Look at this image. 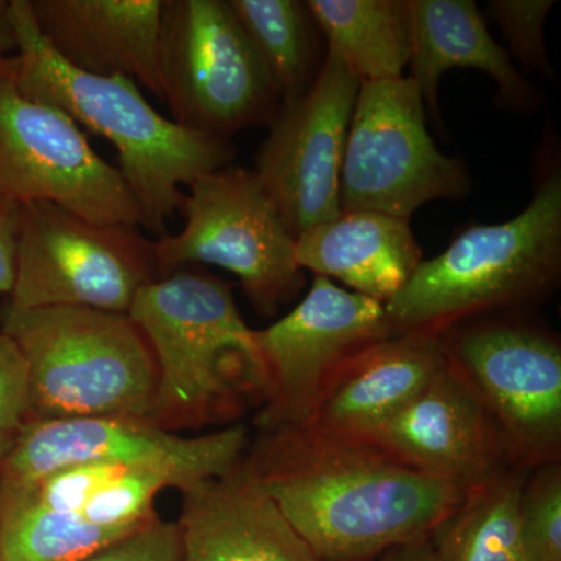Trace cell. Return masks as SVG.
Returning a JSON list of instances; mask_svg holds the SVG:
<instances>
[{
    "label": "cell",
    "mask_w": 561,
    "mask_h": 561,
    "mask_svg": "<svg viewBox=\"0 0 561 561\" xmlns=\"http://www.w3.org/2000/svg\"><path fill=\"white\" fill-rule=\"evenodd\" d=\"M180 210L184 228L154 243L158 276L209 264L234 273L254 311L275 317L305 289L297 241L256 173L224 168L191 184Z\"/></svg>",
    "instance_id": "obj_6"
},
{
    "label": "cell",
    "mask_w": 561,
    "mask_h": 561,
    "mask_svg": "<svg viewBox=\"0 0 561 561\" xmlns=\"http://www.w3.org/2000/svg\"><path fill=\"white\" fill-rule=\"evenodd\" d=\"M391 335L386 305L313 275L311 289L287 316L254 331L267 376L256 426L268 431L305 423L335 373Z\"/></svg>",
    "instance_id": "obj_13"
},
{
    "label": "cell",
    "mask_w": 561,
    "mask_h": 561,
    "mask_svg": "<svg viewBox=\"0 0 561 561\" xmlns=\"http://www.w3.org/2000/svg\"><path fill=\"white\" fill-rule=\"evenodd\" d=\"M440 337L449 364L500 427L516 467L560 461L559 339L518 311L461 320Z\"/></svg>",
    "instance_id": "obj_8"
},
{
    "label": "cell",
    "mask_w": 561,
    "mask_h": 561,
    "mask_svg": "<svg viewBox=\"0 0 561 561\" xmlns=\"http://www.w3.org/2000/svg\"><path fill=\"white\" fill-rule=\"evenodd\" d=\"M149 343L158 381L146 420L162 431L236 424L267 398L254 331L230 284L184 267L147 284L127 313Z\"/></svg>",
    "instance_id": "obj_2"
},
{
    "label": "cell",
    "mask_w": 561,
    "mask_h": 561,
    "mask_svg": "<svg viewBox=\"0 0 561 561\" xmlns=\"http://www.w3.org/2000/svg\"><path fill=\"white\" fill-rule=\"evenodd\" d=\"M181 494L180 561H320L243 460Z\"/></svg>",
    "instance_id": "obj_17"
},
{
    "label": "cell",
    "mask_w": 561,
    "mask_h": 561,
    "mask_svg": "<svg viewBox=\"0 0 561 561\" xmlns=\"http://www.w3.org/2000/svg\"><path fill=\"white\" fill-rule=\"evenodd\" d=\"M157 279L154 243L138 228L94 224L51 203L21 205L11 308L128 313L138 291Z\"/></svg>",
    "instance_id": "obj_10"
},
{
    "label": "cell",
    "mask_w": 561,
    "mask_h": 561,
    "mask_svg": "<svg viewBox=\"0 0 561 561\" xmlns=\"http://www.w3.org/2000/svg\"><path fill=\"white\" fill-rule=\"evenodd\" d=\"M179 524L160 516L146 527L79 561H180Z\"/></svg>",
    "instance_id": "obj_28"
},
{
    "label": "cell",
    "mask_w": 561,
    "mask_h": 561,
    "mask_svg": "<svg viewBox=\"0 0 561 561\" xmlns=\"http://www.w3.org/2000/svg\"><path fill=\"white\" fill-rule=\"evenodd\" d=\"M302 271L345 284L387 305L423 262L409 220L376 210H350L297 239Z\"/></svg>",
    "instance_id": "obj_20"
},
{
    "label": "cell",
    "mask_w": 561,
    "mask_h": 561,
    "mask_svg": "<svg viewBox=\"0 0 561 561\" xmlns=\"http://www.w3.org/2000/svg\"><path fill=\"white\" fill-rule=\"evenodd\" d=\"M11 18L18 35L14 80L22 94L108 139L142 210V227L164 236L183 202L181 184L227 168L236 153L231 140L165 119L128 77L91 76L62 61L36 28L28 0H11Z\"/></svg>",
    "instance_id": "obj_3"
},
{
    "label": "cell",
    "mask_w": 561,
    "mask_h": 561,
    "mask_svg": "<svg viewBox=\"0 0 561 561\" xmlns=\"http://www.w3.org/2000/svg\"><path fill=\"white\" fill-rule=\"evenodd\" d=\"M370 561H440L431 537L394 546Z\"/></svg>",
    "instance_id": "obj_30"
},
{
    "label": "cell",
    "mask_w": 561,
    "mask_h": 561,
    "mask_svg": "<svg viewBox=\"0 0 561 561\" xmlns=\"http://www.w3.org/2000/svg\"><path fill=\"white\" fill-rule=\"evenodd\" d=\"M256 49L280 102L306 94L319 79L328 47L301 0H228Z\"/></svg>",
    "instance_id": "obj_23"
},
{
    "label": "cell",
    "mask_w": 561,
    "mask_h": 561,
    "mask_svg": "<svg viewBox=\"0 0 561 561\" xmlns=\"http://www.w3.org/2000/svg\"><path fill=\"white\" fill-rule=\"evenodd\" d=\"M561 276V168L541 161L534 197L513 219L472 225L423 260L386 305L393 335L435 332L471 317L545 300Z\"/></svg>",
    "instance_id": "obj_4"
},
{
    "label": "cell",
    "mask_w": 561,
    "mask_h": 561,
    "mask_svg": "<svg viewBox=\"0 0 561 561\" xmlns=\"http://www.w3.org/2000/svg\"><path fill=\"white\" fill-rule=\"evenodd\" d=\"M362 440L465 490L516 467L500 427L449 360L419 397Z\"/></svg>",
    "instance_id": "obj_15"
},
{
    "label": "cell",
    "mask_w": 561,
    "mask_h": 561,
    "mask_svg": "<svg viewBox=\"0 0 561 561\" xmlns=\"http://www.w3.org/2000/svg\"><path fill=\"white\" fill-rule=\"evenodd\" d=\"M243 465L320 561H370L431 537L470 491L302 426L260 431Z\"/></svg>",
    "instance_id": "obj_1"
},
{
    "label": "cell",
    "mask_w": 561,
    "mask_h": 561,
    "mask_svg": "<svg viewBox=\"0 0 561 561\" xmlns=\"http://www.w3.org/2000/svg\"><path fill=\"white\" fill-rule=\"evenodd\" d=\"M51 50L91 76L135 80L164 102L160 70L162 0H28Z\"/></svg>",
    "instance_id": "obj_16"
},
{
    "label": "cell",
    "mask_w": 561,
    "mask_h": 561,
    "mask_svg": "<svg viewBox=\"0 0 561 561\" xmlns=\"http://www.w3.org/2000/svg\"><path fill=\"white\" fill-rule=\"evenodd\" d=\"M18 57L9 58V60L0 61V76H10L16 73Z\"/></svg>",
    "instance_id": "obj_32"
},
{
    "label": "cell",
    "mask_w": 561,
    "mask_h": 561,
    "mask_svg": "<svg viewBox=\"0 0 561 561\" xmlns=\"http://www.w3.org/2000/svg\"><path fill=\"white\" fill-rule=\"evenodd\" d=\"M359 88L328 51L311 90L280 102L268 124L253 172L295 241L342 213L343 151Z\"/></svg>",
    "instance_id": "obj_14"
},
{
    "label": "cell",
    "mask_w": 561,
    "mask_h": 561,
    "mask_svg": "<svg viewBox=\"0 0 561 561\" xmlns=\"http://www.w3.org/2000/svg\"><path fill=\"white\" fill-rule=\"evenodd\" d=\"M411 7L413 38L408 77L419 88L434 121H440L442 77L451 69L486 73L496 81L497 98L505 108L530 111L538 105L540 92L490 35L472 0H411Z\"/></svg>",
    "instance_id": "obj_19"
},
{
    "label": "cell",
    "mask_w": 561,
    "mask_h": 561,
    "mask_svg": "<svg viewBox=\"0 0 561 561\" xmlns=\"http://www.w3.org/2000/svg\"><path fill=\"white\" fill-rule=\"evenodd\" d=\"M0 332L16 343L28 376L31 421L146 420L157 389L153 353L127 313L0 305Z\"/></svg>",
    "instance_id": "obj_5"
},
{
    "label": "cell",
    "mask_w": 561,
    "mask_h": 561,
    "mask_svg": "<svg viewBox=\"0 0 561 561\" xmlns=\"http://www.w3.org/2000/svg\"><path fill=\"white\" fill-rule=\"evenodd\" d=\"M31 421L28 376L16 343L0 332V465Z\"/></svg>",
    "instance_id": "obj_27"
},
{
    "label": "cell",
    "mask_w": 561,
    "mask_h": 561,
    "mask_svg": "<svg viewBox=\"0 0 561 561\" xmlns=\"http://www.w3.org/2000/svg\"><path fill=\"white\" fill-rule=\"evenodd\" d=\"M131 534L98 526L81 513L18 505L0 511V561H79Z\"/></svg>",
    "instance_id": "obj_24"
},
{
    "label": "cell",
    "mask_w": 561,
    "mask_h": 561,
    "mask_svg": "<svg viewBox=\"0 0 561 561\" xmlns=\"http://www.w3.org/2000/svg\"><path fill=\"white\" fill-rule=\"evenodd\" d=\"M472 181L460 158L442 153L426 106L409 77L362 81L341 172V209L411 220L426 203L467 197Z\"/></svg>",
    "instance_id": "obj_9"
},
{
    "label": "cell",
    "mask_w": 561,
    "mask_h": 561,
    "mask_svg": "<svg viewBox=\"0 0 561 561\" xmlns=\"http://www.w3.org/2000/svg\"><path fill=\"white\" fill-rule=\"evenodd\" d=\"M21 206L0 198V294L9 297L16 276Z\"/></svg>",
    "instance_id": "obj_29"
},
{
    "label": "cell",
    "mask_w": 561,
    "mask_h": 561,
    "mask_svg": "<svg viewBox=\"0 0 561 561\" xmlns=\"http://www.w3.org/2000/svg\"><path fill=\"white\" fill-rule=\"evenodd\" d=\"M519 511L527 561H561L560 461L530 470Z\"/></svg>",
    "instance_id": "obj_25"
},
{
    "label": "cell",
    "mask_w": 561,
    "mask_h": 561,
    "mask_svg": "<svg viewBox=\"0 0 561 561\" xmlns=\"http://www.w3.org/2000/svg\"><path fill=\"white\" fill-rule=\"evenodd\" d=\"M446 362L435 332H405L373 343L335 373L298 426L362 440L419 397Z\"/></svg>",
    "instance_id": "obj_18"
},
{
    "label": "cell",
    "mask_w": 561,
    "mask_h": 561,
    "mask_svg": "<svg viewBox=\"0 0 561 561\" xmlns=\"http://www.w3.org/2000/svg\"><path fill=\"white\" fill-rule=\"evenodd\" d=\"M14 76H0V198L51 203L94 224L142 227L119 169L95 153L65 111L25 98Z\"/></svg>",
    "instance_id": "obj_11"
},
{
    "label": "cell",
    "mask_w": 561,
    "mask_h": 561,
    "mask_svg": "<svg viewBox=\"0 0 561 561\" xmlns=\"http://www.w3.org/2000/svg\"><path fill=\"white\" fill-rule=\"evenodd\" d=\"M553 7V0H493L486 7L490 20L500 25L507 39L511 58L552 83L557 77L546 50L545 24Z\"/></svg>",
    "instance_id": "obj_26"
},
{
    "label": "cell",
    "mask_w": 561,
    "mask_h": 561,
    "mask_svg": "<svg viewBox=\"0 0 561 561\" xmlns=\"http://www.w3.org/2000/svg\"><path fill=\"white\" fill-rule=\"evenodd\" d=\"M160 70L172 121L213 138L268 125L280 105L228 0H162Z\"/></svg>",
    "instance_id": "obj_7"
},
{
    "label": "cell",
    "mask_w": 561,
    "mask_h": 561,
    "mask_svg": "<svg viewBox=\"0 0 561 561\" xmlns=\"http://www.w3.org/2000/svg\"><path fill=\"white\" fill-rule=\"evenodd\" d=\"M530 470L515 467L468 491L459 507L432 531L440 561H527L522 494Z\"/></svg>",
    "instance_id": "obj_22"
},
{
    "label": "cell",
    "mask_w": 561,
    "mask_h": 561,
    "mask_svg": "<svg viewBox=\"0 0 561 561\" xmlns=\"http://www.w3.org/2000/svg\"><path fill=\"white\" fill-rule=\"evenodd\" d=\"M249 427L231 424L213 434L183 437L133 416H91L28 423L0 465V491L31 485L69 465L105 461L168 476L184 491L242 463Z\"/></svg>",
    "instance_id": "obj_12"
},
{
    "label": "cell",
    "mask_w": 561,
    "mask_h": 561,
    "mask_svg": "<svg viewBox=\"0 0 561 561\" xmlns=\"http://www.w3.org/2000/svg\"><path fill=\"white\" fill-rule=\"evenodd\" d=\"M328 51L362 81L401 79L412 55L411 0H308Z\"/></svg>",
    "instance_id": "obj_21"
},
{
    "label": "cell",
    "mask_w": 561,
    "mask_h": 561,
    "mask_svg": "<svg viewBox=\"0 0 561 561\" xmlns=\"http://www.w3.org/2000/svg\"><path fill=\"white\" fill-rule=\"evenodd\" d=\"M18 55V35L11 18V0H0V61Z\"/></svg>",
    "instance_id": "obj_31"
}]
</instances>
